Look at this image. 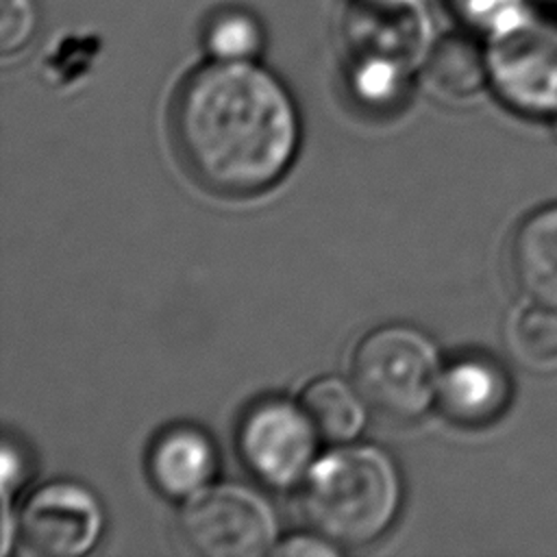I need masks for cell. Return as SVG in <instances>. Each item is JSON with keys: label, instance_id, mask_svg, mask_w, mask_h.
<instances>
[{"label": "cell", "instance_id": "6da1fadb", "mask_svg": "<svg viewBox=\"0 0 557 557\" xmlns=\"http://www.w3.org/2000/svg\"><path fill=\"white\" fill-rule=\"evenodd\" d=\"M174 144L191 178L222 196H252L289 170L300 120L285 83L257 61H207L178 87Z\"/></svg>", "mask_w": 557, "mask_h": 557}, {"label": "cell", "instance_id": "7a4b0ae2", "mask_svg": "<svg viewBox=\"0 0 557 557\" xmlns=\"http://www.w3.org/2000/svg\"><path fill=\"white\" fill-rule=\"evenodd\" d=\"M300 485L307 520L337 546H363L381 537L403 500L394 459L372 444H339L313 461Z\"/></svg>", "mask_w": 557, "mask_h": 557}, {"label": "cell", "instance_id": "3957f363", "mask_svg": "<svg viewBox=\"0 0 557 557\" xmlns=\"http://www.w3.org/2000/svg\"><path fill=\"white\" fill-rule=\"evenodd\" d=\"M350 370L368 407L389 420H413L437 400L442 376L437 346L411 324L370 331L357 344Z\"/></svg>", "mask_w": 557, "mask_h": 557}, {"label": "cell", "instance_id": "277c9868", "mask_svg": "<svg viewBox=\"0 0 557 557\" xmlns=\"http://www.w3.org/2000/svg\"><path fill=\"white\" fill-rule=\"evenodd\" d=\"M178 535L205 557H259L278 542L270 503L239 483L207 485L189 496L178 511Z\"/></svg>", "mask_w": 557, "mask_h": 557}, {"label": "cell", "instance_id": "5b68a950", "mask_svg": "<svg viewBox=\"0 0 557 557\" xmlns=\"http://www.w3.org/2000/svg\"><path fill=\"white\" fill-rule=\"evenodd\" d=\"M485 44L492 91L527 115H557V20L531 11Z\"/></svg>", "mask_w": 557, "mask_h": 557}, {"label": "cell", "instance_id": "8992f818", "mask_svg": "<svg viewBox=\"0 0 557 557\" xmlns=\"http://www.w3.org/2000/svg\"><path fill=\"white\" fill-rule=\"evenodd\" d=\"M318 431L305 407L287 398H263L246 409L237 426V450L263 485L289 490L315 461Z\"/></svg>", "mask_w": 557, "mask_h": 557}, {"label": "cell", "instance_id": "52a82bcc", "mask_svg": "<svg viewBox=\"0 0 557 557\" xmlns=\"http://www.w3.org/2000/svg\"><path fill=\"white\" fill-rule=\"evenodd\" d=\"M437 35L426 0H348L342 41L348 59H374L420 72Z\"/></svg>", "mask_w": 557, "mask_h": 557}, {"label": "cell", "instance_id": "ba28073f", "mask_svg": "<svg viewBox=\"0 0 557 557\" xmlns=\"http://www.w3.org/2000/svg\"><path fill=\"white\" fill-rule=\"evenodd\" d=\"M104 529L96 494L76 481L37 487L22 505L15 531L24 548L41 557H78L89 553Z\"/></svg>", "mask_w": 557, "mask_h": 557}, {"label": "cell", "instance_id": "9c48e42d", "mask_svg": "<svg viewBox=\"0 0 557 557\" xmlns=\"http://www.w3.org/2000/svg\"><path fill=\"white\" fill-rule=\"evenodd\" d=\"M509 394V376L500 363L483 355H466L442 370L437 405L450 420L481 426L507 409Z\"/></svg>", "mask_w": 557, "mask_h": 557}, {"label": "cell", "instance_id": "30bf717a", "mask_svg": "<svg viewBox=\"0 0 557 557\" xmlns=\"http://www.w3.org/2000/svg\"><path fill=\"white\" fill-rule=\"evenodd\" d=\"M218 470V453L211 437L191 424L161 431L148 450V474L154 487L178 500H187L207 485Z\"/></svg>", "mask_w": 557, "mask_h": 557}, {"label": "cell", "instance_id": "8fae6325", "mask_svg": "<svg viewBox=\"0 0 557 557\" xmlns=\"http://www.w3.org/2000/svg\"><path fill=\"white\" fill-rule=\"evenodd\" d=\"M509 265L527 296L557 307V205L540 207L518 224L509 246Z\"/></svg>", "mask_w": 557, "mask_h": 557}, {"label": "cell", "instance_id": "7c38bea8", "mask_svg": "<svg viewBox=\"0 0 557 557\" xmlns=\"http://www.w3.org/2000/svg\"><path fill=\"white\" fill-rule=\"evenodd\" d=\"M470 30L440 35L426 54L422 74L448 98H470L490 85L485 44Z\"/></svg>", "mask_w": 557, "mask_h": 557}, {"label": "cell", "instance_id": "4fadbf2b", "mask_svg": "<svg viewBox=\"0 0 557 557\" xmlns=\"http://www.w3.org/2000/svg\"><path fill=\"white\" fill-rule=\"evenodd\" d=\"M300 405L318 435L333 444H348L366 424L368 403L355 383L339 376H322L309 383L300 396Z\"/></svg>", "mask_w": 557, "mask_h": 557}, {"label": "cell", "instance_id": "5bb4252c", "mask_svg": "<svg viewBox=\"0 0 557 557\" xmlns=\"http://www.w3.org/2000/svg\"><path fill=\"white\" fill-rule=\"evenodd\" d=\"M263 44L259 15L239 4L215 9L202 26V46L211 61H257Z\"/></svg>", "mask_w": 557, "mask_h": 557}, {"label": "cell", "instance_id": "9a60e30c", "mask_svg": "<svg viewBox=\"0 0 557 557\" xmlns=\"http://www.w3.org/2000/svg\"><path fill=\"white\" fill-rule=\"evenodd\" d=\"M411 78V72L385 61L348 59L346 65V83L352 98L376 111L394 107L409 89Z\"/></svg>", "mask_w": 557, "mask_h": 557}, {"label": "cell", "instance_id": "2e32d148", "mask_svg": "<svg viewBox=\"0 0 557 557\" xmlns=\"http://www.w3.org/2000/svg\"><path fill=\"white\" fill-rule=\"evenodd\" d=\"M513 352L531 366L557 361V307L535 302L522 309L509 324Z\"/></svg>", "mask_w": 557, "mask_h": 557}, {"label": "cell", "instance_id": "e0dca14e", "mask_svg": "<svg viewBox=\"0 0 557 557\" xmlns=\"http://www.w3.org/2000/svg\"><path fill=\"white\" fill-rule=\"evenodd\" d=\"M448 7L457 22L481 39L503 33L533 11L529 0H448Z\"/></svg>", "mask_w": 557, "mask_h": 557}, {"label": "cell", "instance_id": "ac0fdd59", "mask_svg": "<svg viewBox=\"0 0 557 557\" xmlns=\"http://www.w3.org/2000/svg\"><path fill=\"white\" fill-rule=\"evenodd\" d=\"M35 0H0V50L15 54L24 50L37 30Z\"/></svg>", "mask_w": 557, "mask_h": 557}, {"label": "cell", "instance_id": "d6986e66", "mask_svg": "<svg viewBox=\"0 0 557 557\" xmlns=\"http://www.w3.org/2000/svg\"><path fill=\"white\" fill-rule=\"evenodd\" d=\"M272 553L274 555H289V557H298V555H337L339 546L315 531V533L289 535L283 542H276Z\"/></svg>", "mask_w": 557, "mask_h": 557}, {"label": "cell", "instance_id": "ffe728a7", "mask_svg": "<svg viewBox=\"0 0 557 557\" xmlns=\"http://www.w3.org/2000/svg\"><path fill=\"white\" fill-rule=\"evenodd\" d=\"M26 476V459L24 455L7 440L2 446V492L9 496Z\"/></svg>", "mask_w": 557, "mask_h": 557}]
</instances>
